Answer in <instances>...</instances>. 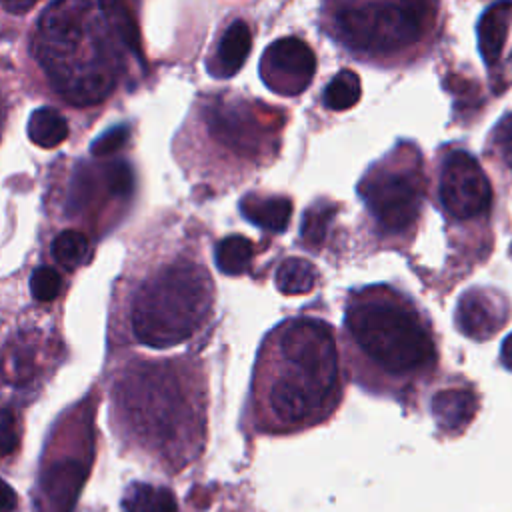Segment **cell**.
<instances>
[{
  "mask_svg": "<svg viewBox=\"0 0 512 512\" xmlns=\"http://www.w3.org/2000/svg\"><path fill=\"white\" fill-rule=\"evenodd\" d=\"M344 380L334 328L314 316L276 324L262 340L250 384L258 432L294 434L328 420L342 402Z\"/></svg>",
  "mask_w": 512,
  "mask_h": 512,
  "instance_id": "cell-1",
  "label": "cell"
},
{
  "mask_svg": "<svg viewBox=\"0 0 512 512\" xmlns=\"http://www.w3.org/2000/svg\"><path fill=\"white\" fill-rule=\"evenodd\" d=\"M344 340L354 378L372 394L404 404L438 368V338L426 310L396 286L372 284L348 294Z\"/></svg>",
  "mask_w": 512,
  "mask_h": 512,
  "instance_id": "cell-2",
  "label": "cell"
},
{
  "mask_svg": "<svg viewBox=\"0 0 512 512\" xmlns=\"http://www.w3.org/2000/svg\"><path fill=\"white\" fill-rule=\"evenodd\" d=\"M440 0H322L320 24L352 58L380 68L410 66L440 36Z\"/></svg>",
  "mask_w": 512,
  "mask_h": 512,
  "instance_id": "cell-3",
  "label": "cell"
},
{
  "mask_svg": "<svg viewBox=\"0 0 512 512\" xmlns=\"http://www.w3.org/2000/svg\"><path fill=\"white\" fill-rule=\"evenodd\" d=\"M96 0H60L44 14L38 36V52L46 72L66 98L90 104L102 100L116 84L118 50L114 36L122 34L116 14L104 18L112 4Z\"/></svg>",
  "mask_w": 512,
  "mask_h": 512,
  "instance_id": "cell-4",
  "label": "cell"
},
{
  "mask_svg": "<svg viewBox=\"0 0 512 512\" xmlns=\"http://www.w3.org/2000/svg\"><path fill=\"white\" fill-rule=\"evenodd\" d=\"M214 288L208 270L188 258L156 270L132 302V332L138 342L168 348L192 338L210 318Z\"/></svg>",
  "mask_w": 512,
  "mask_h": 512,
  "instance_id": "cell-5",
  "label": "cell"
},
{
  "mask_svg": "<svg viewBox=\"0 0 512 512\" xmlns=\"http://www.w3.org/2000/svg\"><path fill=\"white\" fill-rule=\"evenodd\" d=\"M358 196L376 244L408 246L418 230L426 200V174L418 148L402 142L374 162L358 182Z\"/></svg>",
  "mask_w": 512,
  "mask_h": 512,
  "instance_id": "cell-6",
  "label": "cell"
},
{
  "mask_svg": "<svg viewBox=\"0 0 512 512\" xmlns=\"http://www.w3.org/2000/svg\"><path fill=\"white\" fill-rule=\"evenodd\" d=\"M438 206L446 218L448 234L480 230L490 236L492 188L480 162L464 148H446L438 162Z\"/></svg>",
  "mask_w": 512,
  "mask_h": 512,
  "instance_id": "cell-7",
  "label": "cell"
},
{
  "mask_svg": "<svg viewBox=\"0 0 512 512\" xmlns=\"http://www.w3.org/2000/svg\"><path fill=\"white\" fill-rule=\"evenodd\" d=\"M132 392L130 408L142 434L158 442L200 436L202 414L188 402L174 374L160 370L140 374Z\"/></svg>",
  "mask_w": 512,
  "mask_h": 512,
  "instance_id": "cell-8",
  "label": "cell"
},
{
  "mask_svg": "<svg viewBox=\"0 0 512 512\" xmlns=\"http://www.w3.org/2000/svg\"><path fill=\"white\" fill-rule=\"evenodd\" d=\"M316 72L312 48L296 36L274 40L260 58V76L264 84L280 96L302 94Z\"/></svg>",
  "mask_w": 512,
  "mask_h": 512,
  "instance_id": "cell-9",
  "label": "cell"
},
{
  "mask_svg": "<svg viewBox=\"0 0 512 512\" xmlns=\"http://www.w3.org/2000/svg\"><path fill=\"white\" fill-rule=\"evenodd\" d=\"M508 320L510 302L506 294L490 286H474L466 290L456 304V328L476 342L496 336L508 324Z\"/></svg>",
  "mask_w": 512,
  "mask_h": 512,
  "instance_id": "cell-10",
  "label": "cell"
},
{
  "mask_svg": "<svg viewBox=\"0 0 512 512\" xmlns=\"http://www.w3.org/2000/svg\"><path fill=\"white\" fill-rule=\"evenodd\" d=\"M86 470L76 460H62L46 468L34 494V512H72Z\"/></svg>",
  "mask_w": 512,
  "mask_h": 512,
  "instance_id": "cell-11",
  "label": "cell"
},
{
  "mask_svg": "<svg viewBox=\"0 0 512 512\" xmlns=\"http://www.w3.org/2000/svg\"><path fill=\"white\" fill-rule=\"evenodd\" d=\"M478 394L468 382L454 380L452 384L440 388L432 400L430 410L434 422L446 436L462 434L478 412Z\"/></svg>",
  "mask_w": 512,
  "mask_h": 512,
  "instance_id": "cell-12",
  "label": "cell"
},
{
  "mask_svg": "<svg viewBox=\"0 0 512 512\" xmlns=\"http://www.w3.org/2000/svg\"><path fill=\"white\" fill-rule=\"evenodd\" d=\"M252 46V34L244 20H234L222 34L208 70L216 78H228L240 70Z\"/></svg>",
  "mask_w": 512,
  "mask_h": 512,
  "instance_id": "cell-13",
  "label": "cell"
},
{
  "mask_svg": "<svg viewBox=\"0 0 512 512\" xmlns=\"http://www.w3.org/2000/svg\"><path fill=\"white\" fill-rule=\"evenodd\" d=\"M242 216L268 232H284L290 216H292V202L286 196L274 194H246L240 200Z\"/></svg>",
  "mask_w": 512,
  "mask_h": 512,
  "instance_id": "cell-14",
  "label": "cell"
},
{
  "mask_svg": "<svg viewBox=\"0 0 512 512\" xmlns=\"http://www.w3.org/2000/svg\"><path fill=\"white\" fill-rule=\"evenodd\" d=\"M318 280H320L318 268L306 258L288 256L276 268V288L284 296L310 294L316 288Z\"/></svg>",
  "mask_w": 512,
  "mask_h": 512,
  "instance_id": "cell-15",
  "label": "cell"
},
{
  "mask_svg": "<svg viewBox=\"0 0 512 512\" xmlns=\"http://www.w3.org/2000/svg\"><path fill=\"white\" fill-rule=\"evenodd\" d=\"M124 512H180L174 494L164 486L134 482L122 496Z\"/></svg>",
  "mask_w": 512,
  "mask_h": 512,
  "instance_id": "cell-16",
  "label": "cell"
},
{
  "mask_svg": "<svg viewBox=\"0 0 512 512\" xmlns=\"http://www.w3.org/2000/svg\"><path fill=\"white\" fill-rule=\"evenodd\" d=\"M68 136L66 118L48 106L36 108L28 118V138L40 148H54Z\"/></svg>",
  "mask_w": 512,
  "mask_h": 512,
  "instance_id": "cell-17",
  "label": "cell"
},
{
  "mask_svg": "<svg viewBox=\"0 0 512 512\" xmlns=\"http://www.w3.org/2000/svg\"><path fill=\"white\" fill-rule=\"evenodd\" d=\"M216 266L228 276H240L248 270L254 258V244L246 236L232 234L222 238L214 250Z\"/></svg>",
  "mask_w": 512,
  "mask_h": 512,
  "instance_id": "cell-18",
  "label": "cell"
},
{
  "mask_svg": "<svg viewBox=\"0 0 512 512\" xmlns=\"http://www.w3.org/2000/svg\"><path fill=\"white\" fill-rule=\"evenodd\" d=\"M486 154L496 166L502 182L512 190V112L500 118L494 126L486 142Z\"/></svg>",
  "mask_w": 512,
  "mask_h": 512,
  "instance_id": "cell-19",
  "label": "cell"
},
{
  "mask_svg": "<svg viewBox=\"0 0 512 512\" xmlns=\"http://www.w3.org/2000/svg\"><path fill=\"white\" fill-rule=\"evenodd\" d=\"M360 100V80L352 70H340L324 90V104L330 110H348Z\"/></svg>",
  "mask_w": 512,
  "mask_h": 512,
  "instance_id": "cell-20",
  "label": "cell"
},
{
  "mask_svg": "<svg viewBox=\"0 0 512 512\" xmlns=\"http://www.w3.org/2000/svg\"><path fill=\"white\" fill-rule=\"evenodd\" d=\"M90 252L88 238L78 230H64L52 242V256L64 268L80 266Z\"/></svg>",
  "mask_w": 512,
  "mask_h": 512,
  "instance_id": "cell-21",
  "label": "cell"
},
{
  "mask_svg": "<svg viewBox=\"0 0 512 512\" xmlns=\"http://www.w3.org/2000/svg\"><path fill=\"white\" fill-rule=\"evenodd\" d=\"M60 286H62L60 274L54 268H48V266H42V268L34 270V274L30 278L32 296L40 302L54 300L60 292Z\"/></svg>",
  "mask_w": 512,
  "mask_h": 512,
  "instance_id": "cell-22",
  "label": "cell"
},
{
  "mask_svg": "<svg viewBox=\"0 0 512 512\" xmlns=\"http://www.w3.org/2000/svg\"><path fill=\"white\" fill-rule=\"evenodd\" d=\"M130 132L126 126H114L110 130H106L104 134H100L92 146H90V152L92 156H98V158H104V156H110L112 152L120 150L124 146V142L128 140Z\"/></svg>",
  "mask_w": 512,
  "mask_h": 512,
  "instance_id": "cell-23",
  "label": "cell"
},
{
  "mask_svg": "<svg viewBox=\"0 0 512 512\" xmlns=\"http://www.w3.org/2000/svg\"><path fill=\"white\" fill-rule=\"evenodd\" d=\"M330 220V212L328 206L326 208H310L304 216V224H302V238L308 242V246H314L320 242V238L326 232V224Z\"/></svg>",
  "mask_w": 512,
  "mask_h": 512,
  "instance_id": "cell-24",
  "label": "cell"
},
{
  "mask_svg": "<svg viewBox=\"0 0 512 512\" xmlns=\"http://www.w3.org/2000/svg\"><path fill=\"white\" fill-rule=\"evenodd\" d=\"M106 184H108L110 192L116 194V196L128 194L132 190V170H130V166H126L124 162L110 164L106 168Z\"/></svg>",
  "mask_w": 512,
  "mask_h": 512,
  "instance_id": "cell-25",
  "label": "cell"
},
{
  "mask_svg": "<svg viewBox=\"0 0 512 512\" xmlns=\"http://www.w3.org/2000/svg\"><path fill=\"white\" fill-rule=\"evenodd\" d=\"M16 418L12 410L0 408V458L8 456L16 448Z\"/></svg>",
  "mask_w": 512,
  "mask_h": 512,
  "instance_id": "cell-26",
  "label": "cell"
},
{
  "mask_svg": "<svg viewBox=\"0 0 512 512\" xmlns=\"http://www.w3.org/2000/svg\"><path fill=\"white\" fill-rule=\"evenodd\" d=\"M16 508V494L6 480L0 478V512H12Z\"/></svg>",
  "mask_w": 512,
  "mask_h": 512,
  "instance_id": "cell-27",
  "label": "cell"
},
{
  "mask_svg": "<svg viewBox=\"0 0 512 512\" xmlns=\"http://www.w3.org/2000/svg\"><path fill=\"white\" fill-rule=\"evenodd\" d=\"M38 0H0L2 8L10 14H26L36 6Z\"/></svg>",
  "mask_w": 512,
  "mask_h": 512,
  "instance_id": "cell-28",
  "label": "cell"
},
{
  "mask_svg": "<svg viewBox=\"0 0 512 512\" xmlns=\"http://www.w3.org/2000/svg\"><path fill=\"white\" fill-rule=\"evenodd\" d=\"M500 360H502V366L512 372V332H510V334L504 338V342H502Z\"/></svg>",
  "mask_w": 512,
  "mask_h": 512,
  "instance_id": "cell-29",
  "label": "cell"
}]
</instances>
